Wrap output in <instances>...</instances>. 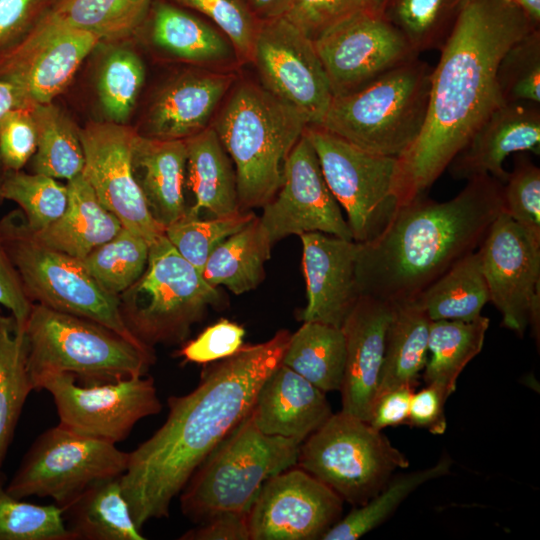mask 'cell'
Returning <instances> with one entry per match:
<instances>
[{"instance_id":"1","label":"cell","mask_w":540,"mask_h":540,"mask_svg":"<svg viewBox=\"0 0 540 540\" xmlns=\"http://www.w3.org/2000/svg\"><path fill=\"white\" fill-rule=\"evenodd\" d=\"M290 332L244 345L206 368L198 386L168 399L164 424L129 453L121 487L136 526L169 516L170 505L217 445L250 413L256 396L281 364Z\"/></svg>"},{"instance_id":"2","label":"cell","mask_w":540,"mask_h":540,"mask_svg":"<svg viewBox=\"0 0 540 540\" xmlns=\"http://www.w3.org/2000/svg\"><path fill=\"white\" fill-rule=\"evenodd\" d=\"M539 28L511 0H468L432 69L428 107L417 139L397 157L399 206L424 195L500 105L496 70L506 50Z\"/></svg>"},{"instance_id":"3","label":"cell","mask_w":540,"mask_h":540,"mask_svg":"<svg viewBox=\"0 0 540 540\" xmlns=\"http://www.w3.org/2000/svg\"><path fill=\"white\" fill-rule=\"evenodd\" d=\"M503 183L474 177L452 199L419 196L399 207L374 240L359 243L356 282L360 296L390 304L416 299L462 257L475 252L504 211Z\"/></svg>"},{"instance_id":"4","label":"cell","mask_w":540,"mask_h":540,"mask_svg":"<svg viewBox=\"0 0 540 540\" xmlns=\"http://www.w3.org/2000/svg\"><path fill=\"white\" fill-rule=\"evenodd\" d=\"M306 118L262 85L236 84L212 127L234 165L240 211L262 208L278 192L284 164Z\"/></svg>"},{"instance_id":"5","label":"cell","mask_w":540,"mask_h":540,"mask_svg":"<svg viewBox=\"0 0 540 540\" xmlns=\"http://www.w3.org/2000/svg\"><path fill=\"white\" fill-rule=\"evenodd\" d=\"M27 369L37 390L46 375L69 373L84 385L146 375L154 350L89 319L33 303L24 325Z\"/></svg>"},{"instance_id":"6","label":"cell","mask_w":540,"mask_h":540,"mask_svg":"<svg viewBox=\"0 0 540 540\" xmlns=\"http://www.w3.org/2000/svg\"><path fill=\"white\" fill-rule=\"evenodd\" d=\"M432 68L418 57L334 96L321 126L369 152L399 157L425 122Z\"/></svg>"},{"instance_id":"7","label":"cell","mask_w":540,"mask_h":540,"mask_svg":"<svg viewBox=\"0 0 540 540\" xmlns=\"http://www.w3.org/2000/svg\"><path fill=\"white\" fill-rule=\"evenodd\" d=\"M300 444L264 434L249 413L194 471L179 494L182 513L200 523L219 512H249L262 485L296 465Z\"/></svg>"},{"instance_id":"8","label":"cell","mask_w":540,"mask_h":540,"mask_svg":"<svg viewBox=\"0 0 540 540\" xmlns=\"http://www.w3.org/2000/svg\"><path fill=\"white\" fill-rule=\"evenodd\" d=\"M0 233L32 303L92 320L134 344L151 348L126 326L119 296L105 290L80 259L41 243L21 209L0 220Z\"/></svg>"},{"instance_id":"9","label":"cell","mask_w":540,"mask_h":540,"mask_svg":"<svg viewBox=\"0 0 540 540\" xmlns=\"http://www.w3.org/2000/svg\"><path fill=\"white\" fill-rule=\"evenodd\" d=\"M119 299L126 326L151 348L183 342L208 307L222 301L217 287L204 280L165 234L149 245L144 272Z\"/></svg>"},{"instance_id":"10","label":"cell","mask_w":540,"mask_h":540,"mask_svg":"<svg viewBox=\"0 0 540 540\" xmlns=\"http://www.w3.org/2000/svg\"><path fill=\"white\" fill-rule=\"evenodd\" d=\"M296 465L360 506L409 460L369 422L340 411L300 444Z\"/></svg>"},{"instance_id":"11","label":"cell","mask_w":540,"mask_h":540,"mask_svg":"<svg viewBox=\"0 0 540 540\" xmlns=\"http://www.w3.org/2000/svg\"><path fill=\"white\" fill-rule=\"evenodd\" d=\"M304 135L330 191L346 212L353 241L374 240L400 207L394 192L397 158L364 150L318 125H308Z\"/></svg>"},{"instance_id":"12","label":"cell","mask_w":540,"mask_h":540,"mask_svg":"<svg viewBox=\"0 0 540 540\" xmlns=\"http://www.w3.org/2000/svg\"><path fill=\"white\" fill-rule=\"evenodd\" d=\"M128 459L116 444L58 424L34 441L6 490L19 499L49 497L65 507L94 483L121 476Z\"/></svg>"},{"instance_id":"13","label":"cell","mask_w":540,"mask_h":540,"mask_svg":"<svg viewBox=\"0 0 540 540\" xmlns=\"http://www.w3.org/2000/svg\"><path fill=\"white\" fill-rule=\"evenodd\" d=\"M41 390L52 395L60 425L113 444L162 408L153 378L145 375L84 385L72 374L53 373L39 382L37 391Z\"/></svg>"},{"instance_id":"14","label":"cell","mask_w":540,"mask_h":540,"mask_svg":"<svg viewBox=\"0 0 540 540\" xmlns=\"http://www.w3.org/2000/svg\"><path fill=\"white\" fill-rule=\"evenodd\" d=\"M251 62L266 90L322 124L333 93L312 39L284 16L261 20Z\"/></svg>"},{"instance_id":"15","label":"cell","mask_w":540,"mask_h":540,"mask_svg":"<svg viewBox=\"0 0 540 540\" xmlns=\"http://www.w3.org/2000/svg\"><path fill=\"white\" fill-rule=\"evenodd\" d=\"M490 302L502 325L523 335L531 324L539 335L540 242L504 211L477 249Z\"/></svg>"},{"instance_id":"16","label":"cell","mask_w":540,"mask_h":540,"mask_svg":"<svg viewBox=\"0 0 540 540\" xmlns=\"http://www.w3.org/2000/svg\"><path fill=\"white\" fill-rule=\"evenodd\" d=\"M137 131L126 124L92 122L80 129L82 175L100 203L150 245L165 228L151 216L135 179L132 150Z\"/></svg>"},{"instance_id":"17","label":"cell","mask_w":540,"mask_h":540,"mask_svg":"<svg viewBox=\"0 0 540 540\" xmlns=\"http://www.w3.org/2000/svg\"><path fill=\"white\" fill-rule=\"evenodd\" d=\"M334 96L361 88L418 54L383 17L358 12L313 40Z\"/></svg>"},{"instance_id":"18","label":"cell","mask_w":540,"mask_h":540,"mask_svg":"<svg viewBox=\"0 0 540 540\" xmlns=\"http://www.w3.org/2000/svg\"><path fill=\"white\" fill-rule=\"evenodd\" d=\"M342 498L304 471L288 468L261 487L249 512L250 540H314L340 520Z\"/></svg>"},{"instance_id":"19","label":"cell","mask_w":540,"mask_h":540,"mask_svg":"<svg viewBox=\"0 0 540 540\" xmlns=\"http://www.w3.org/2000/svg\"><path fill=\"white\" fill-rule=\"evenodd\" d=\"M262 208L259 220L272 245L287 236L308 232L353 240L304 133L286 159L281 187Z\"/></svg>"},{"instance_id":"20","label":"cell","mask_w":540,"mask_h":540,"mask_svg":"<svg viewBox=\"0 0 540 540\" xmlns=\"http://www.w3.org/2000/svg\"><path fill=\"white\" fill-rule=\"evenodd\" d=\"M100 40L66 24L50 11L0 61V80L18 87L33 103H49L70 83Z\"/></svg>"},{"instance_id":"21","label":"cell","mask_w":540,"mask_h":540,"mask_svg":"<svg viewBox=\"0 0 540 540\" xmlns=\"http://www.w3.org/2000/svg\"><path fill=\"white\" fill-rule=\"evenodd\" d=\"M299 237L307 293L300 318L341 328L360 297L356 282L359 243L322 232Z\"/></svg>"},{"instance_id":"22","label":"cell","mask_w":540,"mask_h":540,"mask_svg":"<svg viewBox=\"0 0 540 540\" xmlns=\"http://www.w3.org/2000/svg\"><path fill=\"white\" fill-rule=\"evenodd\" d=\"M392 305L361 295L341 326L346 360L342 412L369 422L379 384Z\"/></svg>"},{"instance_id":"23","label":"cell","mask_w":540,"mask_h":540,"mask_svg":"<svg viewBox=\"0 0 540 540\" xmlns=\"http://www.w3.org/2000/svg\"><path fill=\"white\" fill-rule=\"evenodd\" d=\"M519 152H540L539 104L512 102L497 107L448 167L455 179L490 175L504 183L508 172L503 163Z\"/></svg>"},{"instance_id":"24","label":"cell","mask_w":540,"mask_h":540,"mask_svg":"<svg viewBox=\"0 0 540 540\" xmlns=\"http://www.w3.org/2000/svg\"><path fill=\"white\" fill-rule=\"evenodd\" d=\"M234 76L216 70L196 69L169 81L149 108L146 137L185 140L207 127Z\"/></svg>"},{"instance_id":"25","label":"cell","mask_w":540,"mask_h":540,"mask_svg":"<svg viewBox=\"0 0 540 540\" xmlns=\"http://www.w3.org/2000/svg\"><path fill=\"white\" fill-rule=\"evenodd\" d=\"M250 414L264 434L302 443L333 413L325 392L280 364L262 384Z\"/></svg>"},{"instance_id":"26","label":"cell","mask_w":540,"mask_h":540,"mask_svg":"<svg viewBox=\"0 0 540 540\" xmlns=\"http://www.w3.org/2000/svg\"><path fill=\"white\" fill-rule=\"evenodd\" d=\"M186 161L185 140L155 139L137 133L132 150L133 173L151 216L164 228L187 209Z\"/></svg>"},{"instance_id":"27","label":"cell","mask_w":540,"mask_h":540,"mask_svg":"<svg viewBox=\"0 0 540 540\" xmlns=\"http://www.w3.org/2000/svg\"><path fill=\"white\" fill-rule=\"evenodd\" d=\"M186 184L194 196L187 211L201 217H223L240 212L234 165L215 129L210 125L185 139Z\"/></svg>"},{"instance_id":"28","label":"cell","mask_w":540,"mask_h":540,"mask_svg":"<svg viewBox=\"0 0 540 540\" xmlns=\"http://www.w3.org/2000/svg\"><path fill=\"white\" fill-rule=\"evenodd\" d=\"M68 206L64 214L41 231H33L44 245L82 259L123 228L120 220L98 200L82 174L67 183Z\"/></svg>"},{"instance_id":"29","label":"cell","mask_w":540,"mask_h":540,"mask_svg":"<svg viewBox=\"0 0 540 540\" xmlns=\"http://www.w3.org/2000/svg\"><path fill=\"white\" fill-rule=\"evenodd\" d=\"M151 12V39L171 56L212 68L239 61L230 40L196 16L162 1Z\"/></svg>"},{"instance_id":"30","label":"cell","mask_w":540,"mask_h":540,"mask_svg":"<svg viewBox=\"0 0 540 540\" xmlns=\"http://www.w3.org/2000/svg\"><path fill=\"white\" fill-rule=\"evenodd\" d=\"M391 305L376 398L396 387L414 388L428 359L431 320L420 302L414 299Z\"/></svg>"},{"instance_id":"31","label":"cell","mask_w":540,"mask_h":540,"mask_svg":"<svg viewBox=\"0 0 540 540\" xmlns=\"http://www.w3.org/2000/svg\"><path fill=\"white\" fill-rule=\"evenodd\" d=\"M121 476L100 480L63 510L74 540H144L121 487Z\"/></svg>"},{"instance_id":"32","label":"cell","mask_w":540,"mask_h":540,"mask_svg":"<svg viewBox=\"0 0 540 540\" xmlns=\"http://www.w3.org/2000/svg\"><path fill=\"white\" fill-rule=\"evenodd\" d=\"M270 243L258 216L221 242L208 257L202 277L235 295L255 289L264 279Z\"/></svg>"},{"instance_id":"33","label":"cell","mask_w":540,"mask_h":540,"mask_svg":"<svg viewBox=\"0 0 540 540\" xmlns=\"http://www.w3.org/2000/svg\"><path fill=\"white\" fill-rule=\"evenodd\" d=\"M489 323V318L482 315L472 321H431L430 358L423 376L426 384L438 388L445 399L455 391L457 379L467 364L481 352Z\"/></svg>"},{"instance_id":"34","label":"cell","mask_w":540,"mask_h":540,"mask_svg":"<svg viewBox=\"0 0 540 540\" xmlns=\"http://www.w3.org/2000/svg\"><path fill=\"white\" fill-rule=\"evenodd\" d=\"M346 360L343 331L317 321H304L291 334L281 364L323 392L339 391Z\"/></svg>"},{"instance_id":"35","label":"cell","mask_w":540,"mask_h":540,"mask_svg":"<svg viewBox=\"0 0 540 540\" xmlns=\"http://www.w3.org/2000/svg\"><path fill=\"white\" fill-rule=\"evenodd\" d=\"M431 321H472L490 302L476 250L458 260L416 298Z\"/></svg>"},{"instance_id":"36","label":"cell","mask_w":540,"mask_h":540,"mask_svg":"<svg viewBox=\"0 0 540 540\" xmlns=\"http://www.w3.org/2000/svg\"><path fill=\"white\" fill-rule=\"evenodd\" d=\"M32 114L38 134L33 173L68 181L82 174L84 152L76 124L52 102L34 103Z\"/></svg>"},{"instance_id":"37","label":"cell","mask_w":540,"mask_h":540,"mask_svg":"<svg viewBox=\"0 0 540 540\" xmlns=\"http://www.w3.org/2000/svg\"><path fill=\"white\" fill-rule=\"evenodd\" d=\"M32 390L24 327L12 315L0 314V467Z\"/></svg>"},{"instance_id":"38","label":"cell","mask_w":540,"mask_h":540,"mask_svg":"<svg viewBox=\"0 0 540 540\" xmlns=\"http://www.w3.org/2000/svg\"><path fill=\"white\" fill-rule=\"evenodd\" d=\"M468 0H386L382 17L419 55L441 49Z\"/></svg>"},{"instance_id":"39","label":"cell","mask_w":540,"mask_h":540,"mask_svg":"<svg viewBox=\"0 0 540 540\" xmlns=\"http://www.w3.org/2000/svg\"><path fill=\"white\" fill-rule=\"evenodd\" d=\"M154 0H57L52 13L73 28L100 41L132 36L148 15Z\"/></svg>"},{"instance_id":"40","label":"cell","mask_w":540,"mask_h":540,"mask_svg":"<svg viewBox=\"0 0 540 540\" xmlns=\"http://www.w3.org/2000/svg\"><path fill=\"white\" fill-rule=\"evenodd\" d=\"M450 461L443 459L435 466L404 474L389 481L365 504L356 506L338 520L323 536V540H354L380 525L400 503L423 483L448 473Z\"/></svg>"},{"instance_id":"41","label":"cell","mask_w":540,"mask_h":540,"mask_svg":"<svg viewBox=\"0 0 540 540\" xmlns=\"http://www.w3.org/2000/svg\"><path fill=\"white\" fill-rule=\"evenodd\" d=\"M148 254V242L123 227L80 260L105 290L119 296L142 275Z\"/></svg>"},{"instance_id":"42","label":"cell","mask_w":540,"mask_h":540,"mask_svg":"<svg viewBox=\"0 0 540 540\" xmlns=\"http://www.w3.org/2000/svg\"><path fill=\"white\" fill-rule=\"evenodd\" d=\"M251 211L202 219L187 210L165 228L164 234L176 251L202 275L212 251L230 235L245 227L255 218Z\"/></svg>"},{"instance_id":"43","label":"cell","mask_w":540,"mask_h":540,"mask_svg":"<svg viewBox=\"0 0 540 540\" xmlns=\"http://www.w3.org/2000/svg\"><path fill=\"white\" fill-rule=\"evenodd\" d=\"M2 194L20 206L33 231H41L59 219L69 201L66 185L53 177L21 170L6 171Z\"/></svg>"},{"instance_id":"44","label":"cell","mask_w":540,"mask_h":540,"mask_svg":"<svg viewBox=\"0 0 540 540\" xmlns=\"http://www.w3.org/2000/svg\"><path fill=\"white\" fill-rule=\"evenodd\" d=\"M144 78V64L134 51L118 47L107 54L99 73L98 95L108 121L125 124Z\"/></svg>"},{"instance_id":"45","label":"cell","mask_w":540,"mask_h":540,"mask_svg":"<svg viewBox=\"0 0 540 540\" xmlns=\"http://www.w3.org/2000/svg\"><path fill=\"white\" fill-rule=\"evenodd\" d=\"M0 540H74L63 510L56 504L36 505L7 492L0 471Z\"/></svg>"},{"instance_id":"46","label":"cell","mask_w":540,"mask_h":540,"mask_svg":"<svg viewBox=\"0 0 540 540\" xmlns=\"http://www.w3.org/2000/svg\"><path fill=\"white\" fill-rule=\"evenodd\" d=\"M496 83L503 103L540 104V29L514 42L501 57Z\"/></svg>"},{"instance_id":"47","label":"cell","mask_w":540,"mask_h":540,"mask_svg":"<svg viewBox=\"0 0 540 540\" xmlns=\"http://www.w3.org/2000/svg\"><path fill=\"white\" fill-rule=\"evenodd\" d=\"M504 212L540 242V169L517 155L502 188Z\"/></svg>"},{"instance_id":"48","label":"cell","mask_w":540,"mask_h":540,"mask_svg":"<svg viewBox=\"0 0 540 540\" xmlns=\"http://www.w3.org/2000/svg\"><path fill=\"white\" fill-rule=\"evenodd\" d=\"M211 19L232 43L238 60L251 62L260 21L246 0H176Z\"/></svg>"},{"instance_id":"49","label":"cell","mask_w":540,"mask_h":540,"mask_svg":"<svg viewBox=\"0 0 540 540\" xmlns=\"http://www.w3.org/2000/svg\"><path fill=\"white\" fill-rule=\"evenodd\" d=\"M363 10L364 0H292L284 17L314 40Z\"/></svg>"},{"instance_id":"50","label":"cell","mask_w":540,"mask_h":540,"mask_svg":"<svg viewBox=\"0 0 540 540\" xmlns=\"http://www.w3.org/2000/svg\"><path fill=\"white\" fill-rule=\"evenodd\" d=\"M32 106L15 109L0 127V159L7 171H19L33 157L38 134Z\"/></svg>"},{"instance_id":"51","label":"cell","mask_w":540,"mask_h":540,"mask_svg":"<svg viewBox=\"0 0 540 540\" xmlns=\"http://www.w3.org/2000/svg\"><path fill=\"white\" fill-rule=\"evenodd\" d=\"M57 0H0V61L53 9Z\"/></svg>"},{"instance_id":"52","label":"cell","mask_w":540,"mask_h":540,"mask_svg":"<svg viewBox=\"0 0 540 540\" xmlns=\"http://www.w3.org/2000/svg\"><path fill=\"white\" fill-rule=\"evenodd\" d=\"M244 336L242 326L228 319H220L187 342L178 354L187 362L212 363L236 353L243 346Z\"/></svg>"},{"instance_id":"53","label":"cell","mask_w":540,"mask_h":540,"mask_svg":"<svg viewBox=\"0 0 540 540\" xmlns=\"http://www.w3.org/2000/svg\"><path fill=\"white\" fill-rule=\"evenodd\" d=\"M182 540H250L248 512L216 513L185 532Z\"/></svg>"},{"instance_id":"54","label":"cell","mask_w":540,"mask_h":540,"mask_svg":"<svg viewBox=\"0 0 540 540\" xmlns=\"http://www.w3.org/2000/svg\"><path fill=\"white\" fill-rule=\"evenodd\" d=\"M32 305L0 233V306L9 309L18 324L24 327Z\"/></svg>"},{"instance_id":"55","label":"cell","mask_w":540,"mask_h":540,"mask_svg":"<svg viewBox=\"0 0 540 540\" xmlns=\"http://www.w3.org/2000/svg\"><path fill=\"white\" fill-rule=\"evenodd\" d=\"M447 399L438 388L427 386L412 394L408 423L427 428L431 433L441 434L446 429L444 404Z\"/></svg>"},{"instance_id":"56","label":"cell","mask_w":540,"mask_h":540,"mask_svg":"<svg viewBox=\"0 0 540 540\" xmlns=\"http://www.w3.org/2000/svg\"><path fill=\"white\" fill-rule=\"evenodd\" d=\"M413 387L401 386L390 389L374 402L369 423L375 429H382L407 423Z\"/></svg>"},{"instance_id":"57","label":"cell","mask_w":540,"mask_h":540,"mask_svg":"<svg viewBox=\"0 0 540 540\" xmlns=\"http://www.w3.org/2000/svg\"><path fill=\"white\" fill-rule=\"evenodd\" d=\"M33 104L18 87L0 80V127L10 112Z\"/></svg>"},{"instance_id":"58","label":"cell","mask_w":540,"mask_h":540,"mask_svg":"<svg viewBox=\"0 0 540 540\" xmlns=\"http://www.w3.org/2000/svg\"><path fill=\"white\" fill-rule=\"evenodd\" d=\"M259 20L284 16L292 0H246Z\"/></svg>"},{"instance_id":"59","label":"cell","mask_w":540,"mask_h":540,"mask_svg":"<svg viewBox=\"0 0 540 540\" xmlns=\"http://www.w3.org/2000/svg\"><path fill=\"white\" fill-rule=\"evenodd\" d=\"M518 5L531 19V21L539 27L540 24V0H511Z\"/></svg>"},{"instance_id":"60","label":"cell","mask_w":540,"mask_h":540,"mask_svg":"<svg viewBox=\"0 0 540 540\" xmlns=\"http://www.w3.org/2000/svg\"><path fill=\"white\" fill-rule=\"evenodd\" d=\"M366 10L378 17H382L386 0H364Z\"/></svg>"},{"instance_id":"61","label":"cell","mask_w":540,"mask_h":540,"mask_svg":"<svg viewBox=\"0 0 540 540\" xmlns=\"http://www.w3.org/2000/svg\"><path fill=\"white\" fill-rule=\"evenodd\" d=\"M6 169L0 159V204L2 203V201L4 200L3 198V194H2V186H3V181H4V177H5V174H6Z\"/></svg>"}]
</instances>
